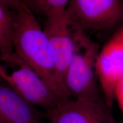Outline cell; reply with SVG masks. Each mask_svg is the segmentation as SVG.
Instances as JSON below:
<instances>
[{
  "instance_id": "cell-7",
  "label": "cell",
  "mask_w": 123,
  "mask_h": 123,
  "mask_svg": "<svg viewBox=\"0 0 123 123\" xmlns=\"http://www.w3.org/2000/svg\"><path fill=\"white\" fill-rule=\"evenodd\" d=\"M17 67L5 81L30 104L47 112L63 100L33 69L23 63Z\"/></svg>"
},
{
  "instance_id": "cell-9",
  "label": "cell",
  "mask_w": 123,
  "mask_h": 123,
  "mask_svg": "<svg viewBox=\"0 0 123 123\" xmlns=\"http://www.w3.org/2000/svg\"><path fill=\"white\" fill-rule=\"evenodd\" d=\"M14 12L0 4V61L17 66L13 45Z\"/></svg>"
},
{
  "instance_id": "cell-13",
  "label": "cell",
  "mask_w": 123,
  "mask_h": 123,
  "mask_svg": "<svg viewBox=\"0 0 123 123\" xmlns=\"http://www.w3.org/2000/svg\"><path fill=\"white\" fill-rule=\"evenodd\" d=\"M8 73H6L5 70L2 66L0 63V80H5L6 79Z\"/></svg>"
},
{
  "instance_id": "cell-11",
  "label": "cell",
  "mask_w": 123,
  "mask_h": 123,
  "mask_svg": "<svg viewBox=\"0 0 123 123\" xmlns=\"http://www.w3.org/2000/svg\"><path fill=\"white\" fill-rule=\"evenodd\" d=\"M115 100L123 115V78L119 81L115 90Z\"/></svg>"
},
{
  "instance_id": "cell-1",
  "label": "cell",
  "mask_w": 123,
  "mask_h": 123,
  "mask_svg": "<svg viewBox=\"0 0 123 123\" xmlns=\"http://www.w3.org/2000/svg\"><path fill=\"white\" fill-rule=\"evenodd\" d=\"M13 12V45L18 66L23 63L33 69L61 99L70 98L56 80L50 42L36 16L24 5Z\"/></svg>"
},
{
  "instance_id": "cell-6",
  "label": "cell",
  "mask_w": 123,
  "mask_h": 123,
  "mask_svg": "<svg viewBox=\"0 0 123 123\" xmlns=\"http://www.w3.org/2000/svg\"><path fill=\"white\" fill-rule=\"evenodd\" d=\"M96 73L104 100L112 110L115 100V88L123 78V26L100 50Z\"/></svg>"
},
{
  "instance_id": "cell-8",
  "label": "cell",
  "mask_w": 123,
  "mask_h": 123,
  "mask_svg": "<svg viewBox=\"0 0 123 123\" xmlns=\"http://www.w3.org/2000/svg\"><path fill=\"white\" fill-rule=\"evenodd\" d=\"M0 123H41L37 108L0 80Z\"/></svg>"
},
{
  "instance_id": "cell-10",
  "label": "cell",
  "mask_w": 123,
  "mask_h": 123,
  "mask_svg": "<svg viewBox=\"0 0 123 123\" xmlns=\"http://www.w3.org/2000/svg\"><path fill=\"white\" fill-rule=\"evenodd\" d=\"M23 4L36 15L45 18L49 15L65 12L70 0H21Z\"/></svg>"
},
{
  "instance_id": "cell-5",
  "label": "cell",
  "mask_w": 123,
  "mask_h": 123,
  "mask_svg": "<svg viewBox=\"0 0 123 123\" xmlns=\"http://www.w3.org/2000/svg\"><path fill=\"white\" fill-rule=\"evenodd\" d=\"M46 113L49 123H115L112 110L102 97L69 98Z\"/></svg>"
},
{
  "instance_id": "cell-3",
  "label": "cell",
  "mask_w": 123,
  "mask_h": 123,
  "mask_svg": "<svg viewBox=\"0 0 123 123\" xmlns=\"http://www.w3.org/2000/svg\"><path fill=\"white\" fill-rule=\"evenodd\" d=\"M66 14L72 26L104 31L123 20V0H70Z\"/></svg>"
},
{
  "instance_id": "cell-2",
  "label": "cell",
  "mask_w": 123,
  "mask_h": 123,
  "mask_svg": "<svg viewBox=\"0 0 123 123\" xmlns=\"http://www.w3.org/2000/svg\"><path fill=\"white\" fill-rule=\"evenodd\" d=\"M71 26L74 51L64 77L66 90L72 99L100 98L96 73L99 45L84 31Z\"/></svg>"
},
{
  "instance_id": "cell-14",
  "label": "cell",
  "mask_w": 123,
  "mask_h": 123,
  "mask_svg": "<svg viewBox=\"0 0 123 123\" xmlns=\"http://www.w3.org/2000/svg\"></svg>"
},
{
  "instance_id": "cell-12",
  "label": "cell",
  "mask_w": 123,
  "mask_h": 123,
  "mask_svg": "<svg viewBox=\"0 0 123 123\" xmlns=\"http://www.w3.org/2000/svg\"><path fill=\"white\" fill-rule=\"evenodd\" d=\"M0 4L12 10H15L22 6L21 0H0Z\"/></svg>"
},
{
  "instance_id": "cell-4",
  "label": "cell",
  "mask_w": 123,
  "mask_h": 123,
  "mask_svg": "<svg viewBox=\"0 0 123 123\" xmlns=\"http://www.w3.org/2000/svg\"><path fill=\"white\" fill-rule=\"evenodd\" d=\"M43 29L51 48L56 80L64 94L71 98L66 88L64 77L74 54V41L66 12L46 17Z\"/></svg>"
}]
</instances>
